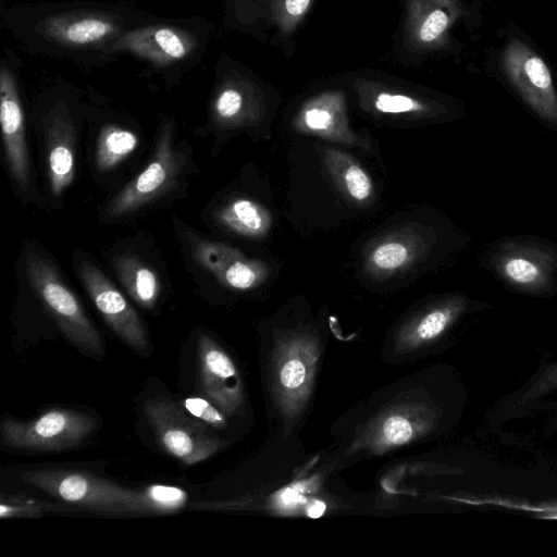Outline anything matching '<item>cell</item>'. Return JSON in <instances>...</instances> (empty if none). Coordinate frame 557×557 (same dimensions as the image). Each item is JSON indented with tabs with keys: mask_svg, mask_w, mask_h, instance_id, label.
<instances>
[{
	"mask_svg": "<svg viewBox=\"0 0 557 557\" xmlns=\"http://www.w3.org/2000/svg\"><path fill=\"white\" fill-rule=\"evenodd\" d=\"M20 476L82 511L101 515H170L180 511L188 498L177 486L151 484L135 488L81 470L41 468L24 471Z\"/></svg>",
	"mask_w": 557,
	"mask_h": 557,
	"instance_id": "1",
	"label": "cell"
},
{
	"mask_svg": "<svg viewBox=\"0 0 557 557\" xmlns=\"http://www.w3.org/2000/svg\"><path fill=\"white\" fill-rule=\"evenodd\" d=\"M191 173V153L176 139L175 126L165 121L158 131L152 154L145 168L103 206L102 221L115 223L165 201Z\"/></svg>",
	"mask_w": 557,
	"mask_h": 557,
	"instance_id": "2",
	"label": "cell"
},
{
	"mask_svg": "<svg viewBox=\"0 0 557 557\" xmlns=\"http://www.w3.org/2000/svg\"><path fill=\"white\" fill-rule=\"evenodd\" d=\"M26 286L41 302L63 335L85 354L101 359L103 341L53 258L36 242L22 249Z\"/></svg>",
	"mask_w": 557,
	"mask_h": 557,
	"instance_id": "3",
	"label": "cell"
},
{
	"mask_svg": "<svg viewBox=\"0 0 557 557\" xmlns=\"http://www.w3.org/2000/svg\"><path fill=\"white\" fill-rule=\"evenodd\" d=\"M97 428L96 419L69 408H52L34 420L2 419L1 441L4 446L29 451H63L78 446Z\"/></svg>",
	"mask_w": 557,
	"mask_h": 557,
	"instance_id": "4",
	"label": "cell"
},
{
	"mask_svg": "<svg viewBox=\"0 0 557 557\" xmlns=\"http://www.w3.org/2000/svg\"><path fill=\"white\" fill-rule=\"evenodd\" d=\"M144 413L163 448L184 465L201 462L226 445L209 426L165 396L146 400Z\"/></svg>",
	"mask_w": 557,
	"mask_h": 557,
	"instance_id": "5",
	"label": "cell"
},
{
	"mask_svg": "<svg viewBox=\"0 0 557 557\" xmlns=\"http://www.w3.org/2000/svg\"><path fill=\"white\" fill-rule=\"evenodd\" d=\"M320 355L318 341L305 334L281 338L271 364V386L275 403L286 420L304 409L313 385Z\"/></svg>",
	"mask_w": 557,
	"mask_h": 557,
	"instance_id": "6",
	"label": "cell"
},
{
	"mask_svg": "<svg viewBox=\"0 0 557 557\" xmlns=\"http://www.w3.org/2000/svg\"><path fill=\"white\" fill-rule=\"evenodd\" d=\"M493 272L508 286L528 294H545L557 285V248L531 239H506L488 256Z\"/></svg>",
	"mask_w": 557,
	"mask_h": 557,
	"instance_id": "7",
	"label": "cell"
},
{
	"mask_svg": "<svg viewBox=\"0 0 557 557\" xmlns=\"http://www.w3.org/2000/svg\"><path fill=\"white\" fill-rule=\"evenodd\" d=\"M73 268L83 287L111 331L128 347L147 352V330L131 302L101 268L86 253L76 250Z\"/></svg>",
	"mask_w": 557,
	"mask_h": 557,
	"instance_id": "8",
	"label": "cell"
},
{
	"mask_svg": "<svg viewBox=\"0 0 557 557\" xmlns=\"http://www.w3.org/2000/svg\"><path fill=\"white\" fill-rule=\"evenodd\" d=\"M175 228L191 263L226 287L248 290L265 277L264 264L246 258L238 249L206 237L177 219Z\"/></svg>",
	"mask_w": 557,
	"mask_h": 557,
	"instance_id": "9",
	"label": "cell"
},
{
	"mask_svg": "<svg viewBox=\"0 0 557 557\" xmlns=\"http://www.w3.org/2000/svg\"><path fill=\"white\" fill-rule=\"evenodd\" d=\"M0 121L7 169L16 197L24 203L39 197L34 182L25 117L15 82L3 67L0 75Z\"/></svg>",
	"mask_w": 557,
	"mask_h": 557,
	"instance_id": "10",
	"label": "cell"
},
{
	"mask_svg": "<svg viewBox=\"0 0 557 557\" xmlns=\"http://www.w3.org/2000/svg\"><path fill=\"white\" fill-rule=\"evenodd\" d=\"M504 72L527 104L546 122L557 123V92L549 69L525 44L512 38L502 54Z\"/></svg>",
	"mask_w": 557,
	"mask_h": 557,
	"instance_id": "11",
	"label": "cell"
},
{
	"mask_svg": "<svg viewBox=\"0 0 557 557\" xmlns=\"http://www.w3.org/2000/svg\"><path fill=\"white\" fill-rule=\"evenodd\" d=\"M198 384L203 397L225 416L239 413L244 407V385L230 355L208 334L197 343Z\"/></svg>",
	"mask_w": 557,
	"mask_h": 557,
	"instance_id": "12",
	"label": "cell"
},
{
	"mask_svg": "<svg viewBox=\"0 0 557 557\" xmlns=\"http://www.w3.org/2000/svg\"><path fill=\"white\" fill-rule=\"evenodd\" d=\"M47 191L51 207L62 206V198L76 177L77 129L63 108H55L44 126Z\"/></svg>",
	"mask_w": 557,
	"mask_h": 557,
	"instance_id": "13",
	"label": "cell"
},
{
	"mask_svg": "<svg viewBox=\"0 0 557 557\" xmlns=\"http://www.w3.org/2000/svg\"><path fill=\"white\" fill-rule=\"evenodd\" d=\"M110 267L127 295L141 308L153 309L161 296L162 284L156 268L133 252L110 257Z\"/></svg>",
	"mask_w": 557,
	"mask_h": 557,
	"instance_id": "14",
	"label": "cell"
},
{
	"mask_svg": "<svg viewBox=\"0 0 557 557\" xmlns=\"http://www.w3.org/2000/svg\"><path fill=\"white\" fill-rule=\"evenodd\" d=\"M193 45L190 36L175 28L149 27L127 34L116 42V48L165 63L184 58Z\"/></svg>",
	"mask_w": 557,
	"mask_h": 557,
	"instance_id": "15",
	"label": "cell"
},
{
	"mask_svg": "<svg viewBox=\"0 0 557 557\" xmlns=\"http://www.w3.org/2000/svg\"><path fill=\"white\" fill-rule=\"evenodd\" d=\"M465 308L461 297H451L417 315L398 333L396 348L407 352L438 337Z\"/></svg>",
	"mask_w": 557,
	"mask_h": 557,
	"instance_id": "16",
	"label": "cell"
},
{
	"mask_svg": "<svg viewBox=\"0 0 557 557\" xmlns=\"http://www.w3.org/2000/svg\"><path fill=\"white\" fill-rule=\"evenodd\" d=\"M117 29V24L111 17L98 14H63L49 18L45 24L48 37L69 46L98 42Z\"/></svg>",
	"mask_w": 557,
	"mask_h": 557,
	"instance_id": "17",
	"label": "cell"
},
{
	"mask_svg": "<svg viewBox=\"0 0 557 557\" xmlns=\"http://www.w3.org/2000/svg\"><path fill=\"white\" fill-rule=\"evenodd\" d=\"M428 423L418 408L394 409L381 417L371 431L370 446L384 451L411 442Z\"/></svg>",
	"mask_w": 557,
	"mask_h": 557,
	"instance_id": "18",
	"label": "cell"
},
{
	"mask_svg": "<svg viewBox=\"0 0 557 557\" xmlns=\"http://www.w3.org/2000/svg\"><path fill=\"white\" fill-rule=\"evenodd\" d=\"M212 218L220 226L244 236H259L270 226L269 213L247 198H235L220 206Z\"/></svg>",
	"mask_w": 557,
	"mask_h": 557,
	"instance_id": "19",
	"label": "cell"
},
{
	"mask_svg": "<svg viewBox=\"0 0 557 557\" xmlns=\"http://www.w3.org/2000/svg\"><path fill=\"white\" fill-rule=\"evenodd\" d=\"M139 138L132 129L109 124L102 127L97 138L94 168L98 173H108L126 160L138 147Z\"/></svg>",
	"mask_w": 557,
	"mask_h": 557,
	"instance_id": "20",
	"label": "cell"
},
{
	"mask_svg": "<svg viewBox=\"0 0 557 557\" xmlns=\"http://www.w3.org/2000/svg\"><path fill=\"white\" fill-rule=\"evenodd\" d=\"M82 511L79 508L63 503L54 504L23 494H2L0 502V518H36L52 512Z\"/></svg>",
	"mask_w": 557,
	"mask_h": 557,
	"instance_id": "21",
	"label": "cell"
},
{
	"mask_svg": "<svg viewBox=\"0 0 557 557\" xmlns=\"http://www.w3.org/2000/svg\"><path fill=\"white\" fill-rule=\"evenodd\" d=\"M184 410L207 426L224 429L227 424L225 414L206 397H188L182 401Z\"/></svg>",
	"mask_w": 557,
	"mask_h": 557,
	"instance_id": "22",
	"label": "cell"
},
{
	"mask_svg": "<svg viewBox=\"0 0 557 557\" xmlns=\"http://www.w3.org/2000/svg\"><path fill=\"white\" fill-rule=\"evenodd\" d=\"M409 258L407 247L399 242H386L371 253V263L381 271H394L404 265Z\"/></svg>",
	"mask_w": 557,
	"mask_h": 557,
	"instance_id": "23",
	"label": "cell"
},
{
	"mask_svg": "<svg viewBox=\"0 0 557 557\" xmlns=\"http://www.w3.org/2000/svg\"><path fill=\"white\" fill-rule=\"evenodd\" d=\"M344 181L349 195L358 201L367 199L372 191L369 175L356 164H350L345 170Z\"/></svg>",
	"mask_w": 557,
	"mask_h": 557,
	"instance_id": "24",
	"label": "cell"
},
{
	"mask_svg": "<svg viewBox=\"0 0 557 557\" xmlns=\"http://www.w3.org/2000/svg\"><path fill=\"white\" fill-rule=\"evenodd\" d=\"M243 104L242 96L235 89H225L214 102V116L218 124L231 122L240 112Z\"/></svg>",
	"mask_w": 557,
	"mask_h": 557,
	"instance_id": "25",
	"label": "cell"
},
{
	"mask_svg": "<svg viewBox=\"0 0 557 557\" xmlns=\"http://www.w3.org/2000/svg\"><path fill=\"white\" fill-rule=\"evenodd\" d=\"M375 107L385 113H401L417 110L420 106L411 98L401 95L382 94L375 102Z\"/></svg>",
	"mask_w": 557,
	"mask_h": 557,
	"instance_id": "26",
	"label": "cell"
},
{
	"mask_svg": "<svg viewBox=\"0 0 557 557\" xmlns=\"http://www.w3.org/2000/svg\"><path fill=\"white\" fill-rule=\"evenodd\" d=\"M449 22L448 15L442 10L433 11L423 23L420 37L424 41H432L445 30Z\"/></svg>",
	"mask_w": 557,
	"mask_h": 557,
	"instance_id": "27",
	"label": "cell"
},
{
	"mask_svg": "<svg viewBox=\"0 0 557 557\" xmlns=\"http://www.w3.org/2000/svg\"><path fill=\"white\" fill-rule=\"evenodd\" d=\"M305 121L310 128L321 131L331 125L332 117L327 111L312 109L306 113Z\"/></svg>",
	"mask_w": 557,
	"mask_h": 557,
	"instance_id": "28",
	"label": "cell"
},
{
	"mask_svg": "<svg viewBox=\"0 0 557 557\" xmlns=\"http://www.w3.org/2000/svg\"><path fill=\"white\" fill-rule=\"evenodd\" d=\"M309 0H286V10L292 15H300L308 7Z\"/></svg>",
	"mask_w": 557,
	"mask_h": 557,
	"instance_id": "29",
	"label": "cell"
},
{
	"mask_svg": "<svg viewBox=\"0 0 557 557\" xmlns=\"http://www.w3.org/2000/svg\"><path fill=\"white\" fill-rule=\"evenodd\" d=\"M299 494L296 492L295 488H288L282 492V496H280V503L286 506L294 505L298 503Z\"/></svg>",
	"mask_w": 557,
	"mask_h": 557,
	"instance_id": "30",
	"label": "cell"
},
{
	"mask_svg": "<svg viewBox=\"0 0 557 557\" xmlns=\"http://www.w3.org/2000/svg\"><path fill=\"white\" fill-rule=\"evenodd\" d=\"M325 509V505L321 502H314L313 504L308 506V515L310 517L317 518L322 515Z\"/></svg>",
	"mask_w": 557,
	"mask_h": 557,
	"instance_id": "31",
	"label": "cell"
}]
</instances>
